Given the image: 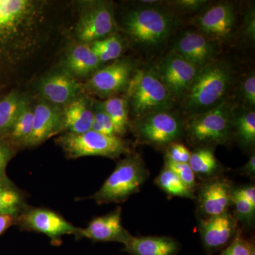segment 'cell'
<instances>
[{
  "instance_id": "cell-31",
  "label": "cell",
  "mask_w": 255,
  "mask_h": 255,
  "mask_svg": "<svg viewBox=\"0 0 255 255\" xmlns=\"http://www.w3.org/2000/svg\"><path fill=\"white\" fill-rule=\"evenodd\" d=\"M94 120L91 130L110 136H117L112 119L106 113L100 102L93 105Z\"/></svg>"
},
{
  "instance_id": "cell-4",
  "label": "cell",
  "mask_w": 255,
  "mask_h": 255,
  "mask_svg": "<svg viewBox=\"0 0 255 255\" xmlns=\"http://www.w3.org/2000/svg\"><path fill=\"white\" fill-rule=\"evenodd\" d=\"M236 110V104L227 98L214 108L188 116L184 131L196 145H224L232 137Z\"/></svg>"
},
{
  "instance_id": "cell-30",
  "label": "cell",
  "mask_w": 255,
  "mask_h": 255,
  "mask_svg": "<svg viewBox=\"0 0 255 255\" xmlns=\"http://www.w3.org/2000/svg\"><path fill=\"white\" fill-rule=\"evenodd\" d=\"M188 164L194 174L209 176L218 169V161L214 151L208 147H199L191 152Z\"/></svg>"
},
{
  "instance_id": "cell-42",
  "label": "cell",
  "mask_w": 255,
  "mask_h": 255,
  "mask_svg": "<svg viewBox=\"0 0 255 255\" xmlns=\"http://www.w3.org/2000/svg\"><path fill=\"white\" fill-rule=\"evenodd\" d=\"M242 171L248 175H254L255 172V156L252 155L248 162L242 168Z\"/></svg>"
},
{
  "instance_id": "cell-5",
  "label": "cell",
  "mask_w": 255,
  "mask_h": 255,
  "mask_svg": "<svg viewBox=\"0 0 255 255\" xmlns=\"http://www.w3.org/2000/svg\"><path fill=\"white\" fill-rule=\"evenodd\" d=\"M126 99L134 120L153 112L171 110L174 104L173 97L153 68L135 70Z\"/></svg>"
},
{
  "instance_id": "cell-32",
  "label": "cell",
  "mask_w": 255,
  "mask_h": 255,
  "mask_svg": "<svg viewBox=\"0 0 255 255\" xmlns=\"http://www.w3.org/2000/svg\"><path fill=\"white\" fill-rule=\"evenodd\" d=\"M166 167L177 174V177L182 181L189 189L194 191L196 187L195 174L188 163H178L166 159Z\"/></svg>"
},
{
  "instance_id": "cell-26",
  "label": "cell",
  "mask_w": 255,
  "mask_h": 255,
  "mask_svg": "<svg viewBox=\"0 0 255 255\" xmlns=\"http://www.w3.org/2000/svg\"><path fill=\"white\" fill-rule=\"evenodd\" d=\"M100 104L112 119L116 135L123 136L129 125V110L127 99L114 96L100 102Z\"/></svg>"
},
{
  "instance_id": "cell-33",
  "label": "cell",
  "mask_w": 255,
  "mask_h": 255,
  "mask_svg": "<svg viewBox=\"0 0 255 255\" xmlns=\"http://www.w3.org/2000/svg\"><path fill=\"white\" fill-rule=\"evenodd\" d=\"M166 6L174 11L184 13L195 12L205 8L209 4L206 0H171L164 1Z\"/></svg>"
},
{
  "instance_id": "cell-37",
  "label": "cell",
  "mask_w": 255,
  "mask_h": 255,
  "mask_svg": "<svg viewBox=\"0 0 255 255\" xmlns=\"http://www.w3.org/2000/svg\"><path fill=\"white\" fill-rule=\"evenodd\" d=\"M231 201L236 206L238 216L243 220H251L255 215V207L250 204L246 199L238 195L232 191Z\"/></svg>"
},
{
  "instance_id": "cell-17",
  "label": "cell",
  "mask_w": 255,
  "mask_h": 255,
  "mask_svg": "<svg viewBox=\"0 0 255 255\" xmlns=\"http://www.w3.org/2000/svg\"><path fill=\"white\" fill-rule=\"evenodd\" d=\"M81 85L73 75L63 70L50 74L40 82L42 97L50 105L65 107L78 97Z\"/></svg>"
},
{
  "instance_id": "cell-6",
  "label": "cell",
  "mask_w": 255,
  "mask_h": 255,
  "mask_svg": "<svg viewBox=\"0 0 255 255\" xmlns=\"http://www.w3.org/2000/svg\"><path fill=\"white\" fill-rule=\"evenodd\" d=\"M147 175L148 172L140 156L128 154L119 162L92 199L99 204L123 202L140 190Z\"/></svg>"
},
{
  "instance_id": "cell-3",
  "label": "cell",
  "mask_w": 255,
  "mask_h": 255,
  "mask_svg": "<svg viewBox=\"0 0 255 255\" xmlns=\"http://www.w3.org/2000/svg\"><path fill=\"white\" fill-rule=\"evenodd\" d=\"M234 79L232 65L217 59L200 69L182 99L184 112L192 115L214 108L228 98Z\"/></svg>"
},
{
  "instance_id": "cell-20",
  "label": "cell",
  "mask_w": 255,
  "mask_h": 255,
  "mask_svg": "<svg viewBox=\"0 0 255 255\" xmlns=\"http://www.w3.org/2000/svg\"><path fill=\"white\" fill-rule=\"evenodd\" d=\"M63 116V131L83 133L92 129L93 105L86 97H78L64 107Z\"/></svg>"
},
{
  "instance_id": "cell-7",
  "label": "cell",
  "mask_w": 255,
  "mask_h": 255,
  "mask_svg": "<svg viewBox=\"0 0 255 255\" xmlns=\"http://www.w3.org/2000/svg\"><path fill=\"white\" fill-rule=\"evenodd\" d=\"M56 142L69 158L101 156L114 159L124 154H130L128 145L120 137L110 136L92 130L78 134L64 132L56 139Z\"/></svg>"
},
{
  "instance_id": "cell-28",
  "label": "cell",
  "mask_w": 255,
  "mask_h": 255,
  "mask_svg": "<svg viewBox=\"0 0 255 255\" xmlns=\"http://www.w3.org/2000/svg\"><path fill=\"white\" fill-rule=\"evenodd\" d=\"M156 184L169 195L179 197L194 199V191L191 190L177 177V174L165 167L158 177L156 178Z\"/></svg>"
},
{
  "instance_id": "cell-35",
  "label": "cell",
  "mask_w": 255,
  "mask_h": 255,
  "mask_svg": "<svg viewBox=\"0 0 255 255\" xmlns=\"http://www.w3.org/2000/svg\"><path fill=\"white\" fill-rule=\"evenodd\" d=\"M254 247L241 234H238L228 248L219 255H250Z\"/></svg>"
},
{
  "instance_id": "cell-12",
  "label": "cell",
  "mask_w": 255,
  "mask_h": 255,
  "mask_svg": "<svg viewBox=\"0 0 255 255\" xmlns=\"http://www.w3.org/2000/svg\"><path fill=\"white\" fill-rule=\"evenodd\" d=\"M153 69L174 101L182 100L199 71L171 50L159 60Z\"/></svg>"
},
{
  "instance_id": "cell-13",
  "label": "cell",
  "mask_w": 255,
  "mask_h": 255,
  "mask_svg": "<svg viewBox=\"0 0 255 255\" xmlns=\"http://www.w3.org/2000/svg\"><path fill=\"white\" fill-rule=\"evenodd\" d=\"M135 70V64L130 60H115L108 66L96 71L89 80L87 87L101 97H114L127 91Z\"/></svg>"
},
{
  "instance_id": "cell-39",
  "label": "cell",
  "mask_w": 255,
  "mask_h": 255,
  "mask_svg": "<svg viewBox=\"0 0 255 255\" xmlns=\"http://www.w3.org/2000/svg\"><path fill=\"white\" fill-rule=\"evenodd\" d=\"M243 33L247 40L255 41V13L254 8H251L245 12L243 18Z\"/></svg>"
},
{
  "instance_id": "cell-9",
  "label": "cell",
  "mask_w": 255,
  "mask_h": 255,
  "mask_svg": "<svg viewBox=\"0 0 255 255\" xmlns=\"http://www.w3.org/2000/svg\"><path fill=\"white\" fill-rule=\"evenodd\" d=\"M16 225L23 231L45 235L56 246H59L63 236L73 235L76 237L79 230L54 211L29 206L18 215Z\"/></svg>"
},
{
  "instance_id": "cell-29",
  "label": "cell",
  "mask_w": 255,
  "mask_h": 255,
  "mask_svg": "<svg viewBox=\"0 0 255 255\" xmlns=\"http://www.w3.org/2000/svg\"><path fill=\"white\" fill-rule=\"evenodd\" d=\"M89 46L102 63L118 60L124 50L123 42L116 34L92 42Z\"/></svg>"
},
{
  "instance_id": "cell-23",
  "label": "cell",
  "mask_w": 255,
  "mask_h": 255,
  "mask_svg": "<svg viewBox=\"0 0 255 255\" xmlns=\"http://www.w3.org/2000/svg\"><path fill=\"white\" fill-rule=\"evenodd\" d=\"M24 192L7 176L0 179V215L18 216L28 207Z\"/></svg>"
},
{
  "instance_id": "cell-24",
  "label": "cell",
  "mask_w": 255,
  "mask_h": 255,
  "mask_svg": "<svg viewBox=\"0 0 255 255\" xmlns=\"http://www.w3.org/2000/svg\"><path fill=\"white\" fill-rule=\"evenodd\" d=\"M33 109L29 102L24 106L4 139L14 149L26 147L33 131Z\"/></svg>"
},
{
  "instance_id": "cell-14",
  "label": "cell",
  "mask_w": 255,
  "mask_h": 255,
  "mask_svg": "<svg viewBox=\"0 0 255 255\" xmlns=\"http://www.w3.org/2000/svg\"><path fill=\"white\" fill-rule=\"evenodd\" d=\"M171 51L200 70L219 59L221 46L219 42L208 38L199 31H188L176 40Z\"/></svg>"
},
{
  "instance_id": "cell-21",
  "label": "cell",
  "mask_w": 255,
  "mask_h": 255,
  "mask_svg": "<svg viewBox=\"0 0 255 255\" xmlns=\"http://www.w3.org/2000/svg\"><path fill=\"white\" fill-rule=\"evenodd\" d=\"M124 251L130 255H174L179 251V243L168 237L132 236L124 245Z\"/></svg>"
},
{
  "instance_id": "cell-16",
  "label": "cell",
  "mask_w": 255,
  "mask_h": 255,
  "mask_svg": "<svg viewBox=\"0 0 255 255\" xmlns=\"http://www.w3.org/2000/svg\"><path fill=\"white\" fill-rule=\"evenodd\" d=\"M63 132V110L48 102H41L33 109V131L26 147L41 145L53 135Z\"/></svg>"
},
{
  "instance_id": "cell-18",
  "label": "cell",
  "mask_w": 255,
  "mask_h": 255,
  "mask_svg": "<svg viewBox=\"0 0 255 255\" xmlns=\"http://www.w3.org/2000/svg\"><path fill=\"white\" fill-rule=\"evenodd\" d=\"M236 221L228 212L201 220L200 230L204 244L214 251L226 246L234 236Z\"/></svg>"
},
{
  "instance_id": "cell-11",
  "label": "cell",
  "mask_w": 255,
  "mask_h": 255,
  "mask_svg": "<svg viewBox=\"0 0 255 255\" xmlns=\"http://www.w3.org/2000/svg\"><path fill=\"white\" fill-rule=\"evenodd\" d=\"M191 23L204 36L221 43L234 36L237 26L236 9L230 1H220L203 10Z\"/></svg>"
},
{
  "instance_id": "cell-2",
  "label": "cell",
  "mask_w": 255,
  "mask_h": 255,
  "mask_svg": "<svg viewBox=\"0 0 255 255\" xmlns=\"http://www.w3.org/2000/svg\"><path fill=\"white\" fill-rule=\"evenodd\" d=\"M162 2L150 5L139 1V6L132 8L124 16V31L143 50L162 46L178 24L176 12Z\"/></svg>"
},
{
  "instance_id": "cell-22",
  "label": "cell",
  "mask_w": 255,
  "mask_h": 255,
  "mask_svg": "<svg viewBox=\"0 0 255 255\" xmlns=\"http://www.w3.org/2000/svg\"><path fill=\"white\" fill-rule=\"evenodd\" d=\"M102 64L89 44L80 43L69 52L64 62V70L74 77H85L95 73Z\"/></svg>"
},
{
  "instance_id": "cell-38",
  "label": "cell",
  "mask_w": 255,
  "mask_h": 255,
  "mask_svg": "<svg viewBox=\"0 0 255 255\" xmlns=\"http://www.w3.org/2000/svg\"><path fill=\"white\" fill-rule=\"evenodd\" d=\"M15 149L0 137V179L6 177L8 164L14 155Z\"/></svg>"
},
{
  "instance_id": "cell-43",
  "label": "cell",
  "mask_w": 255,
  "mask_h": 255,
  "mask_svg": "<svg viewBox=\"0 0 255 255\" xmlns=\"http://www.w3.org/2000/svg\"><path fill=\"white\" fill-rule=\"evenodd\" d=\"M255 255V248L253 250V251H252L251 255Z\"/></svg>"
},
{
  "instance_id": "cell-27",
  "label": "cell",
  "mask_w": 255,
  "mask_h": 255,
  "mask_svg": "<svg viewBox=\"0 0 255 255\" xmlns=\"http://www.w3.org/2000/svg\"><path fill=\"white\" fill-rule=\"evenodd\" d=\"M233 132L236 133L242 144L253 146L255 142V110L242 108L235 112L233 122Z\"/></svg>"
},
{
  "instance_id": "cell-25",
  "label": "cell",
  "mask_w": 255,
  "mask_h": 255,
  "mask_svg": "<svg viewBox=\"0 0 255 255\" xmlns=\"http://www.w3.org/2000/svg\"><path fill=\"white\" fill-rule=\"evenodd\" d=\"M28 102L26 97L17 92H10L0 100V137L8 133Z\"/></svg>"
},
{
  "instance_id": "cell-15",
  "label": "cell",
  "mask_w": 255,
  "mask_h": 255,
  "mask_svg": "<svg viewBox=\"0 0 255 255\" xmlns=\"http://www.w3.org/2000/svg\"><path fill=\"white\" fill-rule=\"evenodd\" d=\"M131 237L122 225L121 207L92 219L86 228H79L76 236V238H87L94 242H116L124 246Z\"/></svg>"
},
{
  "instance_id": "cell-36",
  "label": "cell",
  "mask_w": 255,
  "mask_h": 255,
  "mask_svg": "<svg viewBox=\"0 0 255 255\" xmlns=\"http://www.w3.org/2000/svg\"><path fill=\"white\" fill-rule=\"evenodd\" d=\"M190 155L191 152L185 145L175 142L169 145L166 159L178 163H188Z\"/></svg>"
},
{
  "instance_id": "cell-8",
  "label": "cell",
  "mask_w": 255,
  "mask_h": 255,
  "mask_svg": "<svg viewBox=\"0 0 255 255\" xmlns=\"http://www.w3.org/2000/svg\"><path fill=\"white\" fill-rule=\"evenodd\" d=\"M132 132L137 142L164 147L177 141L184 131V123L169 111H160L134 120Z\"/></svg>"
},
{
  "instance_id": "cell-1",
  "label": "cell",
  "mask_w": 255,
  "mask_h": 255,
  "mask_svg": "<svg viewBox=\"0 0 255 255\" xmlns=\"http://www.w3.org/2000/svg\"><path fill=\"white\" fill-rule=\"evenodd\" d=\"M47 3L0 0V55L13 63L27 59L47 34Z\"/></svg>"
},
{
  "instance_id": "cell-19",
  "label": "cell",
  "mask_w": 255,
  "mask_h": 255,
  "mask_svg": "<svg viewBox=\"0 0 255 255\" xmlns=\"http://www.w3.org/2000/svg\"><path fill=\"white\" fill-rule=\"evenodd\" d=\"M231 186L227 181L215 179L204 184L199 193V204L207 216H219L227 212L231 201Z\"/></svg>"
},
{
  "instance_id": "cell-10",
  "label": "cell",
  "mask_w": 255,
  "mask_h": 255,
  "mask_svg": "<svg viewBox=\"0 0 255 255\" xmlns=\"http://www.w3.org/2000/svg\"><path fill=\"white\" fill-rule=\"evenodd\" d=\"M117 28L112 2L90 1L82 9L75 35L80 43L89 44L113 35Z\"/></svg>"
},
{
  "instance_id": "cell-34",
  "label": "cell",
  "mask_w": 255,
  "mask_h": 255,
  "mask_svg": "<svg viewBox=\"0 0 255 255\" xmlns=\"http://www.w3.org/2000/svg\"><path fill=\"white\" fill-rule=\"evenodd\" d=\"M241 100L243 108L254 110L255 107V75L252 72L242 82L241 87Z\"/></svg>"
},
{
  "instance_id": "cell-41",
  "label": "cell",
  "mask_w": 255,
  "mask_h": 255,
  "mask_svg": "<svg viewBox=\"0 0 255 255\" xmlns=\"http://www.w3.org/2000/svg\"><path fill=\"white\" fill-rule=\"evenodd\" d=\"M233 191L236 193L238 195L246 199L250 204L255 207V187L254 186L241 188V189H236V190Z\"/></svg>"
},
{
  "instance_id": "cell-40",
  "label": "cell",
  "mask_w": 255,
  "mask_h": 255,
  "mask_svg": "<svg viewBox=\"0 0 255 255\" xmlns=\"http://www.w3.org/2000/svg\"><path fill=\"white\" fill-rule=\"evenodd\" d=\"M18 216L10 214L0 215V236L11 226L16 225Z\"/></svg>"
}]
</instances>
